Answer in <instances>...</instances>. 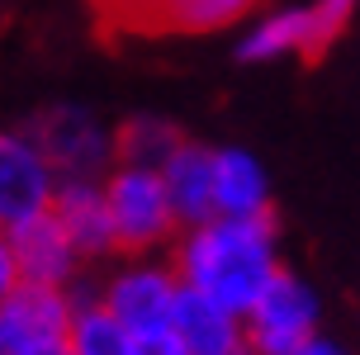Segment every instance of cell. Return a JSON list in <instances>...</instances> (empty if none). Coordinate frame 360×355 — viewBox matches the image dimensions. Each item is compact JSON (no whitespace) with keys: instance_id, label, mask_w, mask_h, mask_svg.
<instances>
[{"instance_id":"obj_22","label":"cell","mask_w":360,"mask_h":355,"mask_svg":"<svg viewBox=\"0 0 360 355\" xmlns=\"http://www.w3.org/2000/svg\"><path fill=\"white\" fill-rule=\"evenodd\" d=\"M109 5H114L119 15H128V19H133V15H138V10H143V5H147V0H109Z\"/></svg>"},{"instance_id":"obj_2","label":"cell","mask_w":360,"mask_h":355,"mask_svg":"<svg viewBox=\"0 0 360 355\" xmlns=\"http://www.w3.org/2000/svg\"><path fill=\"white\" fill-rule=\"evenodd\" d=\"M105 195H109V213H114V232H119V251L152 256L166 242L176 247L180 218L157 166H124L119 161L105 176Z\"/></svg>"},{"instance_id":"obj_16","label":"cell","mask_w":360,"mask_h":355,"mask_svg":"<svg viewBox=\"0 0 360 355\" xmlns=\"http://www.w3.org/2000/svg\"><path fill=\"white\" fill-rule=\"evenodd\" d=\"M180 142H185V133L171 119H162V114H133V119L119 124V161L124 166H157L162 171Z\"/></svg>"},{"instance_id":"obj_6","label":"cell","mask_w":360,"mask_h":355,"mask_svg":"<svg viewBox=\"0 0 360 355\" xmlns=\"http://www.w3.org/2000/svg\"><path fill=\"white\" fill-rule=\"evenodd\" d=\"M62 176L29 128H0V228L10 232L53 209Z\"/></svg>"},{"instance_id":"obj_10","label":"cell","mask_w":360,"mask_h":355,"mask_svg":"<svg viewBox=\"0 0 360 355\" xmlns=\"http://www.w3.org/2000/svg\"><path fill=\"white\" fill-rule=\"evenodd\" d=\"M162 180H166L171 204H176L180 232L218 218V147H204V142L185 138L171 152V161L162 166Z\"/></svg>"},{"instance_id":"obj_15","label":"cell","mask_w":360,"mask_h":355,"mask_svg":"<svg viewBox=\"0 0 360 355\" xmlns=\"http://www.w3.org/2000/svg\"><path fill=\"white\" fill-rule=\"evenodd\" d=\"M67 341H72L76 355H143L138 332L124 327L100 299L81 303V308L72 313V332H67Z\"/></svg>"},{"instance_id":"obj_5","label":"cell","mask_w":360,"mask_h":355,"mask_svg":"<svg viewBox=\"0 0 360 355\" xmlns=\"http://www.w3.org/2000/svg\"><path fill=\"white\" fill-rule=\"evenodd\" d=\"M180 275L171 261L157 256H133L100 284V303L114 318L133 327L138 337H152L162 327H176V299H180Z\"/></svg>"},{"instance_id":"obj_20","label":"cell","mask_w":360,"mask_h":355,"mask_svg":"<svg viewBox=\"0 0 360 355\" xmlns=\"http://www.w3.org/2000/svg\"><path fill=\"white\" fill-rule=\"evenodd\" d=\"M299 355H346V346H337L332 337H323V332H318V337L308 341V346H304Z\"/></svg>"},{"instance_id":"obj_8","label":"cell","mask_w":360,"mask_h":355,"mask_svg":"<svg viewBox=\"0 0 360 355\" xmlns=\"http://www.w3.org/2000/svg\"><path fill=\"white\" fill-rule=\"evenodd\" d=\"M72 294L53 284H19L0 303V355H24L72 332Z\"/></svg>"},{"instance_id":"obj_23","label":"cell","mask_w":360,"mask_h":355,"mask_svg":"<svg viewBox=\"0 0 360 355\" xmlns=\"http://www.w3.org/2000/svg\"><path fill=\"white\" fill-rule=\"evenodd\" d=\"M228 355H256V351H252V346H237V351H228Z\"/></svg>"},{"instance_id":"obj_14","label":"cell","mask_w":360,"mask_h":355,"mask_svg":"<svg viewBox=\"0 0 360 355\" xmlns=\"http://www.w3.org/2000/svg\"><path fill=\"white\" fill-rule=\"evenodd\" d=\"M218 213L228 218L270 213V176L247 147H218Z\"/></svg>"},{"instance_id":"obj_12","label":"cell","mask_w":360,"mask_h":355,"mask_svg":"<svg viewBox=\"0 0 360 355\" xmlns=\"http://www.w3.org/2000/svg\"><path fill=\"white\" fill-rule=\"evenodd\" d=\"M176 332L195 346V355H228L237 346H247V318L233 313L223 299L195 289V284H180Z\"/></svg>"},{"instance_id":"obj_17","label":"cell","mask_w":360,"mask_h":355,"mask_svg":"<svg viewBox=\"0 0 360 355\" xmlns=\"http://www.w3.org/2000/svg\"><path fill=\"white\" fill-rule=\"evenodd\" d=\"M19 284H24V270H19V256H15V242H10V232L0 228V303L15 294Z\"/></svg>"},{"instance_id":"obj_21","label":"cell","mask_w":360,"mask_h":355,"mask_svg":"<svg viewBox=\"0 0 360 355\" xmlns=\"http://www.w3.org/2000/svg\"><path fill=\"white\" fill-rule=\"evenodd\" d=\"M24 355H76V351H72V341L62 337V341H43V346H34V351H24Z\"/></svg>"},{"instance_id":"obj_9","label":"cell","mask_w":360,"mask_h":355,"mask_svg":"<svg viewBox=\"0 0 360 355\" xmlns=\"http://www.w3.org/2000/svg\"><path fill=\"white\" fill-rule=\"evenodd\" d=\"M10 242H15V256H19V270H24V284H53V289H67V284L81 275L86 256L76 251V242L67 237L62 218L53 209L29 218L10 228Z\"/></svg>"},{"instance_id":"obj_13","label":"cell","mask_w":360,"mask_h":355,"mask_svg":"<svg viewBox=\"0 0 360 355\" xmlns=\"http://www.w3.org/2000/svg\"><path fill=\"white\" fill-rule=\"evenodd\" d=\"M261 0H147L133 15V24L157 29V34H218L252 15Z\"/></svg>"},{"instance_id":"obj_19","label":"cell","mask_w":360,"mask_h":355,"mask_svg":"<svg viewBox=\"0 0 360 355\" xmlns=\"http://www.w3.org/2000/svg\"><path fill=\"white\" fill-rule=\"evenodd\" d=\"M318 10H323L337 29H346V19H351V10H356V0H318Z\"/></svg>"},{"instance_id":"obj_7","label":"cell","mask_w":360,"mask_h":355,"mask_svg":"<svg viewBox=\"0 0 360 355\" xmlns=\"http://www.w3.org/2000/svg\"><path fill=\"white\" fill-rule=\"evenodd\" d=\"M342 34L332 19L313 5H285V10H270L256 15L247 24V34L237 38V62H280V57H318L332 48V38Z\"/></svg>"},{"instance_id":"obj_18","label":"cell","mask_w":360,"mask_h":355,"mask_svg":"<svg viewBox=\"0 0 360 355\" xmlns=\"http://www.w3.org/2000/svg\"><path fill=\"white\" fill-rule=\"evenodd\" d=\"M143 341V355H195V346L180 337L176 327H162V332H152V337H138Z\"/></svg>"},{"instance_id":"obj_4","label":"cell","mask_w":360,"mask_h":355,"mask_svg":"<svg viewBox=\"0 0 360 355\" xmlns=\"http://www.w3.org/2000/svg\"><path fill=\"white\" fill-rule=\"evenodd\" d=\"M318 322H323V303L313 284L294 270H280L247 313V346L256 355H299L318 337Z\"/></svg>"},{"instance_id":"obj_1","label":"cell","mask_w":360,"mask_h":355,"mask_svg":"<svg viewBox=\"0 0 360 355\" xmlns=\"http://www.w3.org/2000/svg\"><path fill=\"white\" fill-rule=\"evenodd\" d=\"M171 266L185 284L223 299L233 313H252L256 299L280 275V228L275 213L261 218H228L218 213L199 228H185L171 247Z\"/></svg>"},{"instance_id":"obj_3","label":"cell","mask_w":360,"mask_h":355,"mask_svg":"<svg viewBox=\"0 0 360 355\" xmlns=\"http://www.w3.org/2000/svg\"><path fill=\"white\" fill-rule=\"evenodd\" d=\"M29 133L62 180H105L119 166V128H105L86 105L43 109Z\"/></svg>"},{"instance_id":"obj_11","label":"cell","mask_w":360,"mask_h":355,"mask_svg":"<svg viewBox=\"0 0 360 355\" xmlns=\"http://www.w3.org/2000/svg\"><path fill=\"white\" fill-rule=\"evenodd\" d=\"M53 213L62 218L67 237L86 261H105L119 251V232H114V213H109L105 180H62L53 199Z\"/></svg>"}]
</instances>
